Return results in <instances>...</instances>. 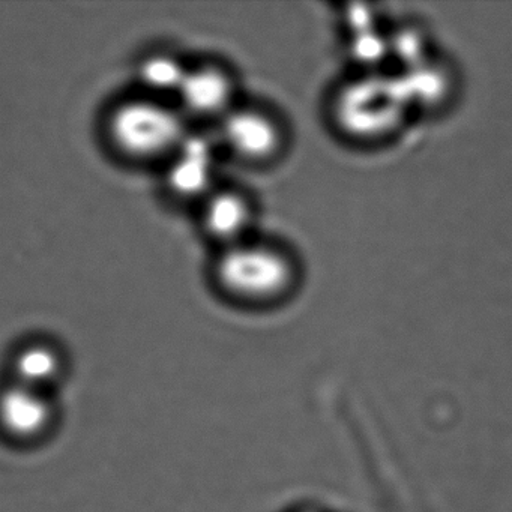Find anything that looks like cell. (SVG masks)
I'll use <instances>...</instances> for the list:
<instances>
[{
    "instance_id": "6da1fadb",
    "label": "cell",
    "mask_w": 512,
    "mask_h": 512,
    "mask_svg": "<svg viewBox=\"0 0 512 512\" xmlns=\"http://www.w3.org/2000/svg\"><path fill=\"white\" fill-rule=\"evenodd\" d=\"M212 280L230 302L248 308L275 307L298 290L302 266L284 242L257 233L218 250Z\"/></svg>"
},
{
    "instance_id": "52a82bcc",
    "label": "cell",
    "mask_w": 512,
    "mask_h": 512,
    "mask_svg": "<svg viewBox=\"0 0 512 512\" xmlns=\"http://www.w3.org/2000/svg\"><path fill=\"white\" fill-rule=\"evenodd\" d=\"M199 205L203 232L218 250L257 235L259 203L245 188L220 184Z\"/></svg>"
},
{
    "instance_id": "ba28073f",
    "label": "cell",
    "mask_w": 512,
    "mask_h": 512,
    "mask_svg": "<svg viewBox=\"0 0 512 512\" xmlns=\"http://www.w3.org/2000/svg\"><path fill=\"white\" fill-rule=\"evenodd\" d=\"M217 140L188 134L178 151L169 158L166 184L173 196L202 202L220 185L217 176Z\"/></svg>"
},
{
    "instance_id": "277c9868",
    "label": "cell",
    "mask_w": 512,
    "mask_h": 512,
    "mask_svg": "<svg viewBox=\"0 0 512 512\" xmlns=\"http://www.w3.org/2000/svg\"><path fill=\"white\" fill-rule=\"evenodd\" d=\"M215 127L218 148L245 166H272L289 148L286 121L262 101H239Z\"/></svg>"
},
{
    "instance_id": "5b68a950",
    "label": "cell",
    "mask_w": 512,
    "mask_h": 512,
    "mask_svg": "<svg viewBox=\"0 0 512 512\" xmlns=\"http://www.w3.org/2000/svg\"><path fill=\"white\" fill-rule=\"evenodd\" d=\"M58 424V407L49 392L10 382L0 388V434L14 445H37Z\"/></svg>"
},
{
    "instance_id": "30bf717a",
    "label": "cell",
    "mask_w": 512,
    "mask_h": 512,
    "mask_svg": "<svg viewBox=\"0 0 512 512\" xmlns=\"http://www.w3.org/2000/svg\"><path fill=\"white\" fill-rule=\"evenodd\" d=\"M404 92H406L407 101L410 109L421 104V106H431V104L442 103L443 98L448 97L452 91V74L446 70L443 62L434 58L425 59L416 67L409 68L406 73L398 76Z\"/></svg>"
},
{
    "instance_id": "7a4b0ae2",
    "label": "cell",
    "mask_w": 512,
    "mask_h": 512,
    "mask_svg": "<svg viewBox=\"0 0 512 512\" xmlns=\"http://www.w3.org/2000/svg\"><path fill=\"white\" fill-rule=\"evenodd\" d=\"M410 110L397 74L389 76L380 71H359L335 86L328 103L334 130L361 146L394 137Z\"/></svg>"
},
{
    "instance_id": "8fae6325",
    "label": "cell",
    "mask_w": 512,
    "mask_h": 512,
    "mask_svg": "<svg viewBox=\"0 0 512 512\" xmlns=\"http://www.w3.org/2000/svg\"><path fill=\"white\" fill-rule=\"evenodd\" d=\"M188 65L173 53L157 52L145 56L137 67V79L149 97H176Z\"/></svg>"
},
{
    "instance_id": "8992f818",
    "label": "cell",
    "mask_w": 512,
    "mask_h": 512,
    "mask_svg": "<svg viewBox=\"0 0 512 512\" xmlns=\"http://www.w3.org/2000/svg\"><path fill=\"white\" fill-rule=\"evenodd\" d=\"M176 98L187 118L191 116L215 125L242 100L238 79L220 62H203L188 68Z\"/></svg>"
},
{
    "instance_id": "3957f363",
    "label": "cell",
    "mask_w": 512,
    "mask_h": 512,
    "mask_svg": "<svg viewBox=\"0 0 512 512\" xmlns=\"http://www.w3.org/2000/svg\"><path fill=\"white\" fill-rule=\"evenodd\" d=\"M106 125L113 148L136 161L169 160L190 134L178 106L149 95L116 104Z\"/></svg>"
},
{
    "instance_id": "9c48e42d",
    "label": "cell",
    "mask_w": 512,
    "mask_h": 512,
    "mask_svg": "<svg viewBox=\"0 0 512 512\" xmlns=\"http://www.w3.org/2000/svg\"><path fill=\"white\" fill-rule=\"evenodd\" d=\"M11 382L53 394L67 376V359L49 341H31L14 352Z\"/></svg>"
}]
</instances>
